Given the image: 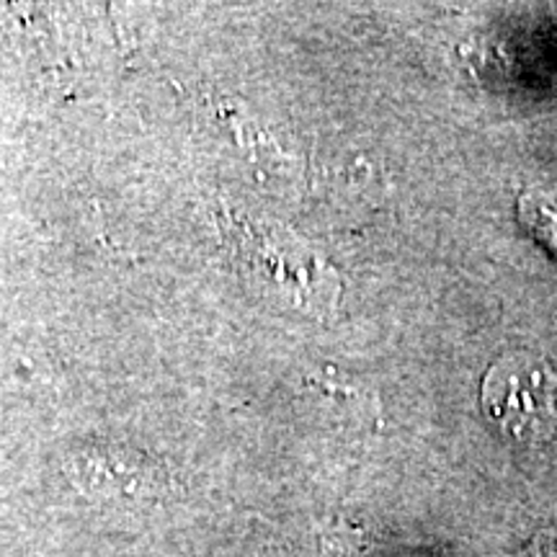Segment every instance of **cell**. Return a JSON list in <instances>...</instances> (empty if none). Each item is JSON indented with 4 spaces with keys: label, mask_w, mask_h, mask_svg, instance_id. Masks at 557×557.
<instances>
[{
    "label": "cell",
    "mask_w": 557,
    "mask_h": 557,
    "mask_svg": "<svg viewBox=\"0 0 557 557\" xmlns=\"http://www.w3.org/2000/svg\"><path fill=\"white\" fill-rule=\"evenodd\" d=\"M485 416L524 447L557 444V369L529 354H508L487 369L480 389Z\"/></svg>",
    "instance_id": "cell-1"
}]
</instances>
